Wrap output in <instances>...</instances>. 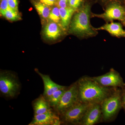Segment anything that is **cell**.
I'll list each match as a JSON object with an SVG mask.
<instances>
[{
	"instance_id": "obj_1",
	"label": "cell",
	"mask_w": 125,
	"mask_h": 125,
	"mask_svg": "<svg viewBox=\"0 0 125 125\" xmlns=\"http://www.w3.org/2000/svg\"><path fill=\"white\" fill-rule=\"evenodd\" d=\"M77 82L79 100L82 103L101 104L114 91L109 87L101 85L93 77L84 76Z\"/></svg>"
},
{
	"instance_id": "obj_2",
	"label": "cell",
	"mask_w": 125,
	"mask_h": 125,
	"mask_svg": "<svg viewBox=\"0 0 125 125\" xmlns=\"http://www.w3.org/2000/svg\"><path fill=\"white\" fill-rule=\"evenodd\" d=\"M93 4L90 1L86 0L83 6L75 11L68 28L70 33L85 39L95 37L98 34L97 31L90 22Z\"/></svg>"
},
{
	"instance_id": "obj_3",
	"label": "cell",
	"mask_w": 125,
	"mask_h": 125,
	"mask_svg": "<svg viewBox=\"0 0 125 125\" xmlns=\"http://www.w3.org/2000/svg\"><path fill=\"white\" fill-rule=\"evenodd\" d=\"M21 84L15 72L9 70L0 71V92L5 97L12 99L18 96Z\"/></svg>"
},
{
	"instance_id": "obj_4",
	"label": "cell",
	"mask_w": 125,
	"mask_h": 125,
	"mask_svg": "<svg viewBox=\"0 0 125 125\" xmlns=\"http://www.w3.org/2000/svg\"><path fill=\"white\" fill-rule=\"evenodd\" d=\"M104 13L100 14L92 13V18H101L106 23L118 20L124 25L125 22V7L120 1L112 0L105 4Z\"/></svg>"
},
{
	"instance_id": "obj_5",
	"label": "cell",
	"mask_w": 125,
	"mask_h": 125,
	"mask_svg": "<svg viewBox=\"0 0 125 125\" xmlns=\"http://www.w3.org/2000/svg\"><path fill=\"white\" fill-rule=\"evenodd\" d=\"M121 95L119 90H114L101 104L103 119L108 121L116 115L122 105Z\"/></svg>"
},
{
	"instance_id": "obj_6",
	"label": "cell",
	"mask_w": 125,
	"mask_h": 125,
	"mask_svg": "<svg viewBox=\"0 0 125 125\" xmlns=\"http://www.w3.org/2000/svg\"><path fill=\"white\" fill-rule=\"evenodd\" d=\"M91 104L79 102L59 115L62 123L80 125L83 117Z\"/></svg>"
},
{
	"instance_id": "obj_7",
	"label": "cell",
	"mask_w": 125,
	"mask_h": 125,
	"mask_svg": "<svg viewBox=\"0 0 125 125\" xmlns=\"http://www.w3.org/2000/svg\"><path fill=\"white\" fill-rule=\"evenodd\" d=\"M79 102H80L77 81L67 87L58 105L54 110L60 115Z\"/></svg>"
},
{
	"instance_id": "obj_8",
	"label": "cell",
	"mask_w": 125,
	"mask_h": 125,
	"mask_svg": "<svg viewBox=\"0 0 125 125\" xmlns=\"http://www.w3.org/2000/svg\"><path fill=\"white\" fill-rule=\"evenodd\" d=\"M62 123L60 116L51 109L45 113L34 115L29 125H59Z\"/></svg>"
},
{
	"instance_id": "obj_9",
	"label": "cell",
	"mask_w": 125,
	"mask_h": 125,
	"mask_svg": "<svg viewBox=\"0 0 125 125\" xmlns=\"http://www.w3.org/2000/svg\"><path fill=\"white\" fill-rule=\"evenodd\" d=\"M93 78L101 85L105 87L115 88L125 85L120 74L113 69L104 74Z\"/></svg>"
},
{
	"instance_id": "obj_10",
	"label": "cell",
	"mask_w": 125,
	"mask_h": 125,
	"mask_svg": "<svg viewBox=\"0 0 125 125\" xmlns=\"http://www.w3.org/2000/svg\"><path fill=\"white\" fill-rule=\"evenodd\" d=\"M103 118L101 104H90L83 117L80 125H93L99 123Z\"/></svg>"
},
{
	"instance_id": "obj_11",
	"label": "cell",
	"mask_w": 125,
	"mask_h": 125,
	"mask_svg": "<svg viewBox=\"0 0 125 125\" xmlns=\"http://www.w3.org/2000/svg\"><path fill=\"white\" fill-rule=\"evenodd\" d=\"M34 71L42 79L44 88L43 95L47 100L55 91L64 86L55 83L52 81L49 75L42 73L38 69H35Z\"/></svg>"
},
{
	"instance_id": "obj_12",
	"label": "cell",
	"mask_w": 125,
	"mask_h": 125,
	"mask_svg": "<svg viewBox=\"0 0 125 125\" xmlns=\"http://www.w3.org/2000/svg\"><path fill=\"white\" fill-rule=\"evenodd\" d=\"M63 31H65L61 25L52 21L45 26L43 30V34L47 39L56 40L62 36Z\"/></svg>"
},
{
	"instance_id": "obj_13",
	"label": "cell",
	"mask_w": 125,
	"mask_h": 125,
	"mask_svg": "<svg viewBox=\"0 0 125 125\" xmlns=\"http://www.w3.org/2000/svg\"><path fill=\"white\" fill-rule=\"evenodd\" d=\"M96 30H103L107 31L112 36L117 38L125 37V30L123 29L122 25L120 23H107L103 26L95 28Z\"/></svg>"
},
{
	"instance_id": "obj_14",
	"label": "cell",
	"mask_w": 125,
	"mask_h": 125,
	"mask_svg": "<svg viewBox=\"0 0 125 125\" xmlns=\"http://www.w3.org/2000/svg\"><path fill=\"white\" fill-rule=\"evenodd\" d=\"M32 107L34 115L45 113L52 108L49 101L43 94L33 101Z\"/></svg>"
},
{
	"instance_id": "obj_15",
	"label": "cell",
	"mask_w": 125,
	"mask_h": 125,
	"mask_svg": "<svg viewBox=\"0 0 125 125\" xmlns=\"http://www.w3.org/2000/svg\"><path fill=\"white\" fill-rule=\"evenodd\" d=\"M76 10L69 6L66 8H60L61 24L65 31L69 28L72 17Z\"/></svg>"
},
{
	"instance_id": "obj_16",
	"label": "cell",
	"mask_w": 125,
	"mask_h": 125,
	"mask_svg": "<svg viewBox=\"0 0 125 125\" xmlns=\"http://www.w3.org/2000/svg\"><path fill=\"white\" fill-rule=\"evenodd\" d=\"M67 88V87L64 86L62 88L56 90L48 98V100L52 109H55L57 106Z\"/></svg>"
},
{
	"instance_id": "obj_17",
	"label": "cell",
	"mask_w": 125,
	"mask_h": 125,
	"mask_svg": "<svg viewBox=\"0 0 125 125\" xmlns=\"http://www.w3.org/2000/svg\"><path fill=\"white\" fill-rule=\"evenodd\" d=\"M34 6L39 14L41 17L44 19L49 18L51 10L49 6L40 2H35Z\"/></svg>"
},
{
	"instance_id": "obj_18",
	"label": "cell",
	"mask_w": 125,
	"mask_h": 125,
	"mask_svg": "<svg viewBox=\"0 0 125 125\" xmlns=\"http://www.w3.org/2000/svg\"><path fill=\"white\" fill-rule=\"evenodd\" d=\"M0 14L6 19L10 21H16L21 19L18 11L12 10L10 7L5 11L0 13Z\"/></svg>"
},
{
	"instance_id": "obj_19",
	"label": "cell",
	"mask_w": 125,
	"mask_h": 125,
	"mask_svg": "<svg viewBox=\"0 0 125 125\" xmlns=\"http://www.w3.org/2000/svg\"><path fill=\"white\" fill-rule=\"evenodd\" d=\"M48 18L52 22L57 23L61 25L60 8L58 6V7L55 6L52 8L51 10Z\"/></svg>"
},
{
	"instance_id": "obj_20",
	"label": "cell",
	"mask_w": 125,
	"mask_h": 125,
	"mask_svg": "<svg viewBox=\"0 0 125 125\" xmlns=\"http://www.w3.org/2000/svg\"><path fill=\"white\" fill-rule=\"evenodd\" d=\"M86 0H68L69 7L78 10L83 6Z\"/></svg>"
},
{
	"instance_id": "obj_21",
	"label": "cell",
	"mask_w": 125,
	"mask_h": 125,
	"mask_svg": "<svg viewBox=\"0 0 125 125\" xmlns=\"http://www.w3.org/2000/svg\"><path fill=\"white\" fill-rule=\"evenodd\" d=\"M8 2L10 8L16 11H18V0H8Z\"/></svg>"
},
{
	"instance_id": "obj_22",
	"label": "cell",
	"mask_w": 125,
	"mask_h": 125,
	"mask_svg": "<svg viewBox=\"0 0 125 125\" xmlns=\"http://www.w3.org/2000/svg\"><path fill=\"white\" fill-rule=\"evenodd\" d=\"M9 8L8 0H1L0 6V13L5 11Z\"/></svg>"
},
{
	"instance_id": "obj_23",
	"label": "cell",
	"mask_w": 125,
	"mask_h": 125,
	"mask_svg": "<svg viewBox=\"0 0 125 125\" xmlns=\"http://www.w3.org/2000/svg\"><path fill=\"white\" fill-rule=\"evenodd\" d=\"M56 4L59 8H66L69 7L68 0H57Z\"/></svg>"
},
{
	"instance_id": "obj_24",
	"label": "cell",
	"mask_w": 125,
	"mask_h": 125,
	"mask_svg": "<svg viewBox=\"0 0 125 125\" xmlns=\"http://www.w3.org/2000/svg\"><path fill=\"white\" fill-rule=\"evenodd\" d=\"M40 2L48 6H52L56 4L57 0H39Z\"/></svg>"
},
{
	"instance_id": "obj_25",
	"label": "cell",
	"mask_w": 125,
	"mask_h": 125,
	"mask_svg": "<svg viewBox=\"0 0 125 125\" xmlns=\"http://www.w3.org/2000/svg\"><path fill=\"white\" fill-rule=\"evenodd\" d=\"M112 0H116L120 1L121 0H100V1H101V3L102 4L105 5L106 3H107L108 1Z\"/></svg>"
},
{
	"instance_id": "obj_26",
	"label": "cell",
	"mask_w": 125,
	"mask_h": 125,
	"mask_svg": "<svg viewBox=\"0 0 125 125\" xmlns=\"http://www.w3.org/2000/svg\"><path fill=\"white\" fill-rule=\"evenodd\" d=\"M123 101H122V105H123V106H124V108H125V99H123Z\"/></svg>"
},
{
	"instance_id": "obj_27",
	"label": "cell",
	"mask_w": 125,
	"mask_h": 125,
	"mask_svg": "<svg viewBox=\"0 0 125 125\" xmlns=\"http://www.w3.org/2000/svg\"><path fill=\"white\" fill-rule=\"evenodd\" d=\"M123 99H125V92H124V93L123 94Z\"/></svg>"
},
{
	"instance_id": "obj_28",
	"label": "cell",
	"mask_w": 125,
	"mask_h": 125,
	"mask_svg": "<svg viewBox=\"0 0 125 125\" xmlns=\"http://www.w3.org/2000/svg\"><path fill=\"white\" fill-rule=\"evenodd\" d=\"M124 1H125V0H124Z\"/></svg>"
},
{
	"instance_id": "obj_29",
	"label": "cell",
	"mask_w": 125,
	"mask_h": 125,
	"mask_svg": "<svg viewBox=\"0 0 125 125\" xmlns=\"http://www.w3.org/2000/svg\"><path fill=\"white\" fill-rule=\"evenodd\" d=\"M124 25H125V24H124Z\"/></svg>"
},
{
	"instance_id": "obj_30",
	"label": "cell",
	"mask_w": 125,
	"mask_h": 125,
	"mask_svg": "<svg viewBox=\"0 0 125 125\" xmlns=\"http://www.w3.org/2000/svg\"></svg>"
}]
</instances>
